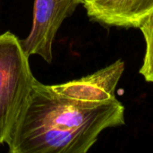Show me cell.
Wrapping results in <instances>:
<instances>
[{
  "mask_svg": "<svg viewBox=\"0 0 153 153\" xmlns=\"http://www.w3.org/2000/svg\"><path fill=\"white\" fill-rule=\"evenodd\" d=\"M29 57L16 35L0 34V144L13 134L36 81Z\"/></svg>",
  "mask_w": 153,
  "mask_h": 153,
  "instance_id": "obj_2",
  "label": "cell"
},
{
  "mask_svg": "<svg viewBox=\"0 0 153 153\" xmlns=\"http://www.w3.org/2000/svg\"><path fill=\"white\" fill-rule=\"evenodd\" d=\"M125 66L124 61L117 60L92 74L50 87L55 92L69 99L94 103L106 102L116 99V88Z\"/></svg>",
  "mask_w": 153,
  "mask_h": 153,
  "instance_id": "obj_4",
  "label": "cell"
},
{
  "mask_svg": "<svg viewBox=\"0 0 153 153\" xmlns=\"http://www.w3.org/2000/svg\"><path fill=\"white\" fill-rule=\"evenodd\" d=\"M79 1H80V0H79Z\"/></svg>",
  "mask_w": 153,
  "mask_h": 153,
  "instance_id": "obj_9",
  "label": "cell"
},
{
  "mask_svg": "<svg viewBox=\"0 0 153 153\" xmlns=\"http://www.w3.org/2000/svg\"><path fill=\"white\" fill-rule=\"evenodd\" d=\"M123 0H86L83 5L88 15L107 25H113Z\"/></svg>",
  "mask_w": 153,
  "mask_h": 153,
  "instance_id": "obj_6",
  "label": "cell"
},
{
  "mask_svg": "<svg viewBox=\"0 0 153 153\" xmlns=\"http://www.w3.org/2000/svg\"><path fill=\"white\" fill-rule=\"evenodd\" d=\"M84 1H86V0H80V3H81V4H83Z\"/></svg>",
  "mask_w": 153,
  "mask_h": 153,
  "instance_id": "obj_8",
  "label": "cell"
},
{
  "mask_svg": "<svg viewBox=\"0 0 153 153\" xmlns=\"http://www.w3.org/2000/svg\"><path fill=\"white\" fill-rule=\"evenodd\" d=\"M139 28L146 42L145 56L140 73L147 82H153V13L142 22Z\"/></svg>",
  "mask_w": 153,
  "mask_h": 153,
  "instance_id": "obj_7",
  "label": "cell"
},
{
  "mask_svg": "<svg viewBox=\"0 0 153 153\" xmlns=\"http://www.w3.org/2000/svg\"><path fill=\"white\" fill-rule=\"evenodd\" d=\"M123 125L125 108L117 98L102 103L76 100L36 79L6 143L11 153H85L104 129Z\"/></svg>",
  "mask_w": 153,
  "mask_h": 153,
  "instance_id": "obj_1",
  "label": "cell"
},
{
  "mask_svg": "<svg viewBox=\"0 0 153 153\" xmlns=\"http://www.w3.org/2000/svg\"><path fill=\"white\" fill-rule=\"evenodd\" d=\"M153 13V0H123L113 25L140 27Z\"/></svg>",
  "mask_w": 153,
  "mask_h": 153,
  "instance_id": "obj_5",
  "label": "cell"
},
{
  "mask_svg": "<svg viewBox=\"0 0 153 153\" xmlns=\"http://www.w3.org/2000/svg\"><path fill=\"white\" fill-rule=\"evenodd\" d=\"M79 4V0H35L31 30L26 39L21 40L26 55H38L51 63L56 35Z\"/></svg>",
  "mask_w": 153,
  "mask_h": 153,
  "instance_id": "obj_3",
  "label": "cell"
}]
</instances>
